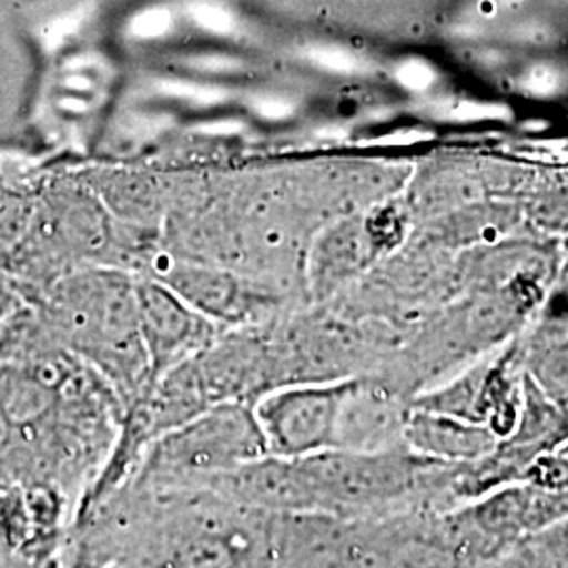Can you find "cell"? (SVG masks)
Wrapping results in <instances>:
<instances>
[{
  "mask_svg": "<svg viewBox=\"0 0 568 568\" xmlns=\"http://www.w3.org/2000/svg\"><path fill=\"white\" fill-rule=\"evenodd\" d=\"M274 525L215 488L122 483L74 509L63 568H274Z\"/></svg>",
  "mask_w": 568,
  "mask_h": 568,
  "instance_id": "6da1fadb",
  "label": "cell"
},
{
  "mask_svg": "<svg viewBox=\"0 0 568 568\" xmlns=\"http://www.w3.org/2000/svg\"><path fill=\"white\" fill-rule=\"evenodd\" d=\"M267 455L255 413L220 405L159 436L124 480L145 488H203Z\"/></svg>",
  "mask_w": 568,
  "mask_h": 568,
  "instance_id": "7a4b0ae2",
  "label": "cell"
},
{
  "mask_svg": "<svg viewBox=\"0 0 568 568\" xmlns=\"http://www.w3.org/2000/svg\"><path fill=\"white\" fill-rule=\"evenodd\" d=\"M72 511L58 488H0V568H63Z\"/></svg>",
  "mask_w": 568,
  "mask_h": 568,
  "instance_id": "3957f363",
  "label": "cell"
},
{
  "mask_svg": "<svg viewBox=\"0 0 568 568\" xmlns=\"http://www.w3.org/2000/svg\"><path fill=\"white\" fill-rule=\"evenodd\" d=\"M344 387H305L276 392L255 413L267 455L300 459L335 450Z\"/></svg>",
  "mask_w": 568,
  "mask_h": 568,
  "instance_id": "277c9868",
  "label": "cell"
},
{
  "mask_svg": "<svg viewBox=\"0 0 568 568\" xmlns=\"http://www.w3.org/2000/svg\"><path fill=\"white\" fill-rule=\"evenodd\" d=\"M405 447L440 464L467 466L493 455L499 438L483 424L413 406L406 415Z\"/></svg>",
  "mask_w": 568,
  "mask_h": 568,
  "instance_id": "5b68a950",
  "label": "cell"
},
{
  "mask_svg": "<svg viewBox=\"0 0 568 568\" xmlns=\"http://www.w3.org/2000/svg\"><path fill=\"white\" fill-rule=\"evenodd\" d=\"M408 410L389 400L386 392H358L345 386L335 450H389L405 447Z\"/></svg>",
  "mask_w": 568,
  "mask_h": 568,
  "instance_id": "8992f818",
  "label": "cell"
},
{
  "mask_svg": "<svg viewBox=\"0 0 568 568\" xmlns=\"http://www.w3.org/2000/svg\"><path fill=\"white\" fill-rule=\"evenodd\" d=\"M469 568H528L525 565V560H523V556H520V551L518 549H509L506 554H499V556H495V558H488V560H483V562H478V565H474V567Z\"/></svg>",
  "mask_w": 568,
  "mask_h": 568,
  "instance_id": "52a82bcc",
  "label": "cell"
}]
</instances>
